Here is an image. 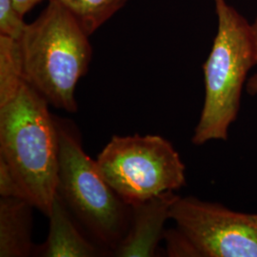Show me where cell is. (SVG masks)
<instances>
[{
	"mask_svg": "<svg viewBox=\"0 0 257 257\" xmlns=\"http://www.w3.org/2000/svg\"><path fill=\"white\" fill-rule=\"evenodd\" d=\"M46 99L27 80L0 104V157L25 199L49 216L57 193L59 143Z\"/></svg>",
	"mask_w": 257,
	"mask_h": 257,
	"instance_id": "1",
	"label": "cell"
},
{
	"mask_svg": "<svg viewBox=\"0 0 257 257\" xmlns=\"http://www.w3.org/2000/svg\"><path fill=\"white\" fill-rule=\"evenodd\" d=\"M90 35L57 0L27 24L19 44L24 77L56 109L75 112V88L92 59Z\"/></svg>",
	"mask_w": 257,
	"mask_h": 257,
	"instance_id": "2",
	"label": "cell"
},
{
	"mask_svg": "<svg viewBox=\"0 0 257 257\" xmlns=\"http://www.w3.org/2000/svg\"><path fill=\"white\" fill-rule=\"evenodd\" d=\"M218 20L211 53L203 65L205 100L192 141L196 146L226 141L238 116L242 90L257 65L251 24L226 0H214Z\"/></svg>",
	"mask_w": 257,
	"mask_h": 257,
	"instance_id": "3",
	"label": "cell"
},
{
	"mask_svg": "<svg viewBox=\"0 0 257 257\" xmlns=\"http://www.w3.org/2000/svg\"><path fill=\"white\" fill-rule=\"evenodd\" d=\"M55 120L59 143L57 193L89 237L111 255L128 230L131 207L85 153L73 123Z\"/></svg>",
	"mask_w": 257,
	"mask_h": 257,
	"instance_id": "4",
	"label": "cell"
},
{
	"mask_svg": "<svg viewBox=\"0 0 257 257\" xmlns=\"http://www.w3.org/2000/svg\"><path fill=\"white\" fill-rule=\"evenodd\" d=\"M98 171L128 206L186 185V167L160 136H113L95 160Z\"/></svg>",
	"mask_w": 257,
	"mask_h": 257,
	"instance_id": "5",
	"label": "cell"
},
{
	"mask_svg": "<svg viewBox=\"0 0 257 257\" xmlns=\"http://www.w3.org/2000/svg\"><path fill=\"white\" fill-rule=\"evenodd\" d=\"M170 219L200 257H257V213L232 211L194 196H178Z\"/></svg>",
	"mask_w": 257,
	"mask_h": 257,
	"instance_id": "6",
	"label": "cell"
},
{
	"mask_svg": "<svg viewBox=\"0 0 257 257\" xmlns=\"http://www.w3.org/2000/svg\"><path fill=\"white\" fill-rule=\"evenodd\" d=\"M178 198L174 191L131 205L128 230L111 252L116 257H154L163 239L166 221L170 219L173 204Z\"/></svg>",
	"mask_w": 257,
	"mask_h": 257,
	"instance_id": "7",
	"label": "cell"
},
{
	"mask_svg": "<svg viewBox=\"0 0 257 257\" xmlns=\"http://www.w3.org/2000/svg\"><path fill=\"white\" fill-rule=\"evenodd\" d=\"M49 233L41 245L34 248L33 255L39 257H97L108 253L75 220L61 196L56 193L49 214Z\"/></svg>",
	"mask_w": 257,
	"mask_h": 257,
	"instance_id": "8",
	"label": "cell"
},
{
	"mask_svg": "<svg viewBox=\"0 0 257 257\" xmlns=\"http://www.w3.org/2000/svg\"><path fill=\"white\" fill-rule=\"evenodd\" d=\"M34 205L22 197L0 199V257L33 255Z\"/></svg>",
	"mask_w": 257,
	"mask_h": 257,
	"instance_id": "9",
	"label": "cell"
},
{
	"mask_svg": "<svg viewBox=\"0 0 257 257\" xmlns=\"http://www.w3.org/2000/svg\"><path fill=\"white\" fill-rule=\"evenodd\" d=\"M25 80L19 40L0 35V104L11 98Z\"/></svg>",
	"mask_w": 257,
	"mask_h": 257,
	"instance_id": "10",
	"label": "cell"
},
{
	"mask_svg": "<svg viewBox=\"0 0 257 257\" xmlns=\"http://www.w3.org/2000/svg\"><path fill=\"white\" fill-rule=\"evenodd\" d=\"M91 36L114 16L127 0H57Z\"/></svg>",
	"mask_w": 257,
	"mask_h": 257,
	"instance_id": "11",
	"label": "cell"
},
{
	"mask_svg": "<svg viewBox=\"0 0 257 257\" xmlns=\"http://www.w3.org/2000/svg\"><path fill=\"white\" fill-rule=\"evenodd\" d=\"M13 0H0V35L19 40L28 23Z\"/></svg>",
	"mask_w": 257,
	"mask_h": 257,
	"instance_id": "12",
	"label": "cell"
},
{
	"mask_svg": "<svg viewBox=\"0 0 257 257\" xmlns=\"http://www.w3.org/2000/svg\"><path fill=\"white\" fill-rule=\"evenodd\" d=\"M166 253L170 257H200L198 250L178 228L165 230Z\"/></svg>",
	"mask_w": 257,
	"mask_h": 257,
	"instance_id": "13",
	"label": "cell"
},
{
	"mask_svg": "<svg viewBox=\"0 0 257 257\" xmlns=\"http://www.w3.org/2000/svg\"><path fill=\"white\" fill-rule=\"evenodd\" d=\"M0 195L1 197L24 198L15 175L2 157H0Z\"/></svg>",
	"mask_w": 257,
	"mask_h": 257,
	"instance_id": "14",
	"label": "cell"
},
{
	"mask_svg": "<svg viewBox=\"0 0 257 257\" xmlns=\"http://www.w3.org/2000/svg\"><path fill=\"white\" fill-rule=\"evenodd\" d=\"M251 29H252V35H253V40H254L257 63V17L254 19V21L251 23ZM246 91L250 95H257V73L248 78L246 84Z\"/></svg>",
	"mask_w": 257,
	"mask_h": 257,
	"instance_id": "15",
	"label": "cell"
},
{
	"mask_svg": "<svg viewBox=\"0 0 257 257\" xmlns=\"http://www.w3.org/2000/svg\"><path fill=\"white\" fill-rule=\"evenodd\" d=\"M42 0H13L15 6L22 16H25L28 12H30Z\"/></svg>",
	"mask_w": 257,
	"mask_h": 257,
	"instance_id": "16",
	"label": "cell"
}]
</instances>
